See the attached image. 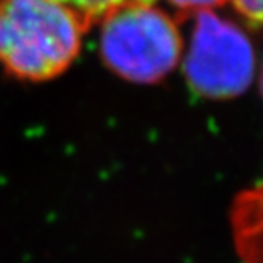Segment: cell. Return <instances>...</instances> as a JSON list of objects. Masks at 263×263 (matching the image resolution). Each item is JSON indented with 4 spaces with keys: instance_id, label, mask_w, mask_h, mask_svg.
<instances>
[{
    "instance_id": "obj_1",
    "label": "cell",
    "mask_w": 263,
    "mask_h": 263,
    "mask_svg": "<svg viewBox=\"0 0 263 263\" xmlns=\"http://www.w3.org/2000/svg\"><path fill=\"white\" fill-rule=\"evenodd\" d=\"M84 31L59 0H0V65L23 81H50L77 59Z\"/></svg>"
},
{
    "instance_id": "obj_2",
    "label": "cell",
    "mask_w": 263,
    "mask_h": 263,
    "mask_svg": "<svg viewBox=\"0 0 263 263\" xmlns=\"http://www.w3.org/2000/svg\"><path fill=\"white\" fill-rule=\"evenodd\" d=\"M99 23L101 59L125 81L156 84L180 64L183 40L178 24L154 2L123 4Z\"/></svg>"
},
{
    "instance_id": "obj_3",
    "label": "cell",
    "mask_w": 263,
    "mask_h": 263,
    "mask_svg": "<svg viewBox=\"0 0 263 263\" xmlns=\"http://www.w3.org/2000/svg\"><path fill=\"white\" fill-rule=\"evenodd\" d=\"M183 70L197 94L210 99L241 96L255 81L256 59L250 38L212 10H197Z\"/></svg>"
},
{
    "instance_id": "obj_4",
    "label": "cell",
    "mask_w": 263,
    "mask_h": 263,
    "mask_svg": "<svg viewBox=\"0 0 263 263\" xmlns=\"http://www.w3.org/2000/svg\"><path fill=\"white\" fill-rule=\"evenodd\" d=\"M59 2L67 5L87 31L120 5L128 2H154V0H59Z\"/></svg>"
},
{
    "instance_id": "obj_5",
    "label": "cell",
    "mask_w": 263,
    "mask_h": 263,
    "mask_svg": "<svg viewBox=\"0 0 263 263\" xmlns=\"http://www.w3.org/2000/svg\"><path fill=\"white\" fill-rule=\"evenodd\" d=\"M231 2L253 28H258L261 23V0H231Z\"/></svg>"
},
{
    "instance_id": "obj_6",
    "label": "cell",
    "mask_w": 263,
    "mask_h": 263,
    "mask_svg": "<svg viewBox=\"0 0 263 263\" xmlns=\"http://www.w3.org/2000/svg\"><path fill=\"white\" fill-rule=\"evenodd\" d=\"M170 2L181 10L197 12V10H212L217 5L224 4L226 0H170Z\"/></svg>"
}]
</instances>
